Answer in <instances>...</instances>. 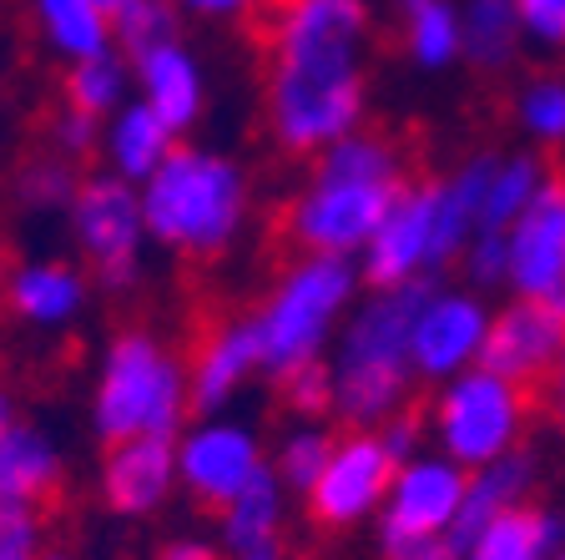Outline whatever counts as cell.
Returning <instances> with one entry per match:
<instances>
[{"mask_svg":"<svg viewBox=\"0 0 565 560\" xmlns=\"http://www.w3.org/2000/svg\"><path fill=\"white\" fill-rule=\"evenodd\" d=\"M263 131L313 162L369 117V0H278L263 15Z\"/></svg>","mask_w":565,"mask_h":560,"instance_id":"6da1fadb","label":"cell"},{"mask_svg":"<svg viewBox=\"0 0 565 560\" xmlns=\"http://www.w3.org/2000/svg\"><path fill=\"white\" fill-rule=\"evenodd\" d=\"M409 182V152L394 131L353 127L313 157L298 192L282 202L278 237L294 253L359 257Z\"/></svg>","mask_w":565,"mask_h":560,"instance_id":"7a4b0ae2","label":"cell"},{"mask_svg":"<svg viewBox=\"0 0 565 560\" xmlns=\"http://www.w3.org/2000/svg\"><path fill=\"white\" fill-rule=\"evenodd\" d=\"M141 187V218L152 247L177 263H217L237 247L253 218V177L237 157L198 141H177Z\"/></svg>","mask_w":565,"mask_h":560,"instance_id":"3957f363","label":"cell"},{"mask_svg":"<svg viewBox=\"0 0 565 560\" xmlns=\"http://www.w3.org/2000/svg\"><path fill=\"white\" fill-rule=\"evenodd\" d=\"M429 288H435V278L369 288L349 308L339 339L329 349L333 420L343 430H379L388 414L414 404V384L419 379H414V363H409V334Z\"/></svg>","mask_w":565,"mask_h":560,"instance_id":"277c9868","label":"cell"},{"mask_svg":"<svg viewBox=\"0 0 565 560\" xmlns=\"http://www.w3.org/2000/svg\"><path fill=\"white\" fill-rule=\"evenodd\" d=\"M359 288H364L359 257H333V253L288 257L263 288V298L253 304V314H247V324L258 334L263 379L282 384L303 363L329 359L343 318L359 304Z\"/></svg>","mask_w":565,"mask_h":560,"instance_id":"5b68a950","label":"cell"},{"mask_svg":"<svg viewBox=\"0 0 565 560\" xmlns=\"http://www.w3.org/2000/svg\"><path fill=\"white\" fill-rule=\"evenodd\" d=\"M192 420L188 353L152 328H117L96 359L92 430L102 444L162 434L177 440Z\"/></svg>","mask_w":565,"mask_h":560,"instance_id":"8992f818","label":"cell"},{"mask_svg":"<svg viewBox=\"0 0 565 560\" xmlns=\"http://www.w3.org/2000/svg\"><path fill=\"white\" fill-rule=\"evenodd\" d=\"M535 404H541L535 389L475 363V369H459L455 379L435 384L424 414H429V440L439 444V455L459 459L465 469H480L520 450Z\"/></svg>","mask_w":565,"mask_h":560,"instance_id":"52a82bcc","label":"cell"},{"mask_svg":"<svg viewBox=\"0 0 565 560\" xmlns=\"http://www.w3.org/2000/svg\"><path fill=\"white\" fill-rule=\"evenodd\" d=\"M71 243L82 247V268L92 273L96 288L131 293L147 273L152 233L141 218V187L117 177L111 167H96L82 177L76 198L66 208Z\"/></svg>","mask_w":565,"mask_h":560,"instance_id":"ba28073f","label":"cell"},{"mask_svg":"<svg viewBox=\"0 0 565 560\" xmlns=\"http://www.w3.org/2000/svg\"><path fill=\"white\" fill-rule=\"evenodd\" d=\"M263 469H268L263 434L233 414H192L177 434V485L207 510H223Z\"/></svg>","mask_w":565,"mask_h":560,"instance_id":"9c48e42d","label":"cell"},{"mask_svg":"<svg viewBox=\"0 0 565 560\" xmlns=\"http://www.w3.org/2000/svg\"><path fill=\"white\" fill-rule=\"evenodd\" d=\"M399 459L388 455V444L379 430H343L333 444L323 475L313 479V490L303 495L308 526L313 530H353L359 520L384 510L388 485H394Z\"/></svg>","mask_w":565,"mask_h":560,"instance_id":"30bf717a","label":"cell"},{"mask_svg":"<svg viewBox=\"0 0 565 560\" xmlns=\"http://www.w3.org/2000/svg\"><path fill=\"white\" fill-rule=\"evenodd\" d=\"M561 353H565V288L555 298H525V293H515L505 308L490 314L480 363L541 394V384L551 379Z\"/></svg>","mask_w":565,"mask_h":560,"instance_id":"8fae6325","label":"cell"},{"mask_svg":"<svg viewBox=\"0 0 565 560\" xmlns=\"http://www.w3.org/2000/svg\"><path fill=\"white\" fill-rule=\"evenodd\" d=\"M435 202L439 177L409 182L374 228V237L359 253V273L369 288H394V283L435 278Z\"/></svg>","mask_w":565,"mask_h":560,"instance_id":"7c38bea8","label":"cell"},{"mask_svg":"<svg viewBox=\"0 0 565 560\" xmlns=\"http://www.w3.org/2000/svg\"><path fill=\"white\" fill-rule=\"evenodd\" d=\"M490 308L465 288H429L409 334V363L419 384H445L459 369H475L484 349Z\"/></svg>","mask_w":565,"mask_h":560,"instance_id":"4fadbf2b","label":"cell"},{"mask_svg":"<svg viewBox=\"0 0 565 560\" xmlns=\"http://www.w3.org/2000/svg\"><path fill=\"white\" fill-rule=\"evenodd\" d=\"M510 273L505 283L525 298H555L565 288V172L551 167L535 198L505 228Z\"/></svg>","mask_w":565,"mask_h":560,"instance_id":"5bb4252c","label":"cell"},{"mask_svg":"<svg viewBox=\"0 0 565 560\" xmlns=\"http://www.w3.org/2000/svg\"><path fill=\"white\" fill-rule=\"evenodd\" d=\"M465 485H470V469L449 455L404 459L379 510V536H449L465 505Z\"/></svg>","mask_w":565,"mask_h":560,"instance_id":"9a60e30c","label":"cell"},{"mask_svg":"<svg viewBox=\"0 0 565 560\" xmlns=\"http://www.w3.org/2000/svg\"><path fill=\"white\" fill-rule=\"evenodd\" d=\"M177 485V440L162 434H141V440L102 444V465H96V495L121 520H147L172 500Z\"/></svg>","mask_w":565,"mask_h":560,"instance_id":"2e32d148","label":"cell"},{"mask_svg":"<svg viewBox=\"0 0 565 560\" xmlns=\"http://www.w3.org/2000/svg\"><path fill=\"white\" fill-rule=\"evenodd\" d=\"M92 273L66 257H21L0 273V304L31 334H66L92 304Z\"/></svg>","mask_w":565,"mask_h":560,"instance_id":"e0dca14e","label":"cell"},{"mask_svg":"<svg viewBox=\"0 0 565 560\" xmlns=\"http://www.w3.org/2000/svg\"><path fill=\"white\" fill-rule=\"evenodd\" d=\"M131 86L177 137H188L207 112V71L182 35L162 41V46L131 51Z\"/></svg>","mask_w":565,"mask_h":560,"instance_id":"ac0fdd59","label":"cell"},{"mask_svg":"<svg viewBox=\"0 0 565 560\" xmlns=\"http://www.w3.org/2000/svg\"><path fill=\"white\" fill-rule=\"evenodd\" d=\"M263 373L258 359V334L247 324V314L212 324L188 353V379H192V414H223L237 394Z\"/></svg>","mask_w":565,"mask_h":560,"instance_id":"d6986e66","label":"cell"},{"mask_svg":"<svg viewBox=\"0 0 565 560\" xmlns=\"http://www.w3.org/2000/svg\"><path fill=\"white\" fill-rule=\"evenodd\" d=\"M278 469H263L233 495V500L217 510V526H223V550L227 560H282V520H288V500H282Z\"/></svg>","mask_w":565,"mask_h":560,"instance_id":"ffe728a7","label":"cell"},{"mask_svg":"<svg viewBox=\"0 0 565 560\" xmlns=\"http://www.w3.org/2000/svg\"><path fill=\"white\" fill-rule=\"evenodd\" d=\"M66 485V450L51 430L31 420H15L0 434V495L46 510Z\"/></svg>","mask_w":565,"mask_h":560,"instance_id":"44dd1931","label":"cell"},{"mask_svg":"<svg viewBox=\"0 0 565 560\" xmlns=\"http://www.w3.org/2000/svg\"><path fill=\"white\" fill-rule=\"evenodd\" d=\"M535 475H541V465H535V455H530V450H510V455H500V459H490V465L470 469L465 505H459L455 530H449V540L459 546V556L470 550V540L480 536V530L490 526L500 510L530 500V490H535Z\"/></svg>","mask_w":565,"mask_h":560,"instance_id":"7402d4cb","label":"cell"},{"mask_svg":"<svg viewBox=\"0 0 565 560\" xmlns=\"http://www.w3.org/2000/svg\"><path fill=\"white\" fill-rule=\"evenodd\" d=\"M177 141L182 137L157 117L152 106L141 102V96H131L121 112H111L102 121V167H111L127 182H147L167 162V152H172Z\"/></svg>","mask_w":565,"mask_h":560,"instance_id":"603a6c76","label":"cell"},{"mask_svg":"<svg viewBox=\"0 0 565 560\" xmlns=\"http://www.w3.org/2000/svg\"><path fill=\"white\" fill-rule=\"evenodd\" d=\"M25 11H31L35 35L46 41V51L61 66L117 46V11H111V0H25Z\"/></svg>","mask_w":565,"mask_h":560,"instance_id":"cb8c5ba5","label":"cell"},{"mask_svg":"<svg viewBox=\"0 0 565 560\" xmlns=\"http://www.w3.org/2000/svg\"><path fill=\"white\" fill-rule=\"evenodd\" d=\"M561 515L541 510V505H510L470 540V550L459 560H551L561 550Z\"/></svg>","mask_w":565,"mask_h":560,"instance_id":"d4e9b609","label":"cell"},{"mask_svg":"<svg viewBox=\"0 0 565 560\" xmlns=\"http://www.w3.org/2000/svg\"><path fill=\"white\" fill-rule=\"evenodd\" d=\"M459 35H465V61L484 76H500L515 66L525 25L515 0H459Z\"/></svg>","mask_w":565,"mask_h":560,"instance_id":"484cf974","label":"cell"},{"mask_svg":"<svg viewBox=\"0 0 565 560\" xmlns=\"http://www.w3.org/2000/svg\"><path fill=\"white\" fill-rule=\"evenodd\" d=\"M131 96H137V86H131V56L121 46L96 51V56H82V61H66V71H61V102L96 121L121 112Z\"/></svg>","mask_w":565,"mask_h":560,"instance_id":"4316f807","label":"cell"},{"mask_svg":"<svg viewBox=\"0 0 565 560\" xmlns=\"http://www.w3.org/2000/svg\"><path fill=\"white\" fill-rule=\"evenodd\" d=\"M82 162H71V157L51 152H25L11 172V198L21 212H35V218H66L71 198H76V187H82Z\"/></svg>","mask_w":565,"mask_h":560,"instance_id":"83f0119b","label":"cell"},{"mask_svg":"<svg viewBox=\"0 0 565 560\" xmlns=\"http://www.w3.org/2000/svg\"><path fill=\"white\" fill-rule=\"evenodd\" d=\"M404 11V56L419 71H445L465 61V35H459L455 0H414Z\"/></svg>","mask_w":565,"mask_h":560,"instance_id":"f1b7e54d","label":"cell"},{"mask_svg":"<svg viewBox=\"0 0 565 560\" xmlns=\"http://www.w3.org/2000/svg\"><path fill=\"white\" fill-rule=\"evenodd\" d=\"M333 444H339V434H333L323 420H298L294 430L278 440V450L268 455V465L278 469V479L294 495H308L313 490V479L323 475V465H329Z\"/></svg>","mask_w":565,"mask_h":560,"instance_id":"f546056e","label":"cell"},{"mask_svg":"<svg viewBox=\"0 0 565 560\" xmlns=\"http://www.w3.org/2000/svg\"><path fill=\"white\" fill-rule=\"evenodd\" d=\"M515 121L530 141L565 147V71H535L515 92Z\"/></svg>","mask_w":565,"mask_h":560,"instance_id":"4dcf8cb0","label":"cell"},{"mask_svg":"<svg viewBox=\"0 0 565 560\" xmlns=\"http://www.w3.org/2000/svg\"><path fill=\"white\" fill-rule=\"evenodd\" d=\"M551 167L541 162L535 152H515V157H500L490 177V192H484V218L480 228H510V222L525 212V202L535 198V187L545 182Z\"/></svg>","mask_w":565,"mask_h":560,"instance_id":"1f68e13d","label":"cell"},{"mask_svg":"<svg viewBox=\"0 0 565 560\" xmlns=\"http://www.w3.org/2000/svg\"><path fill=\"white\" fill-rule=\"evenodd\" d=\"M182 21H188V15L177 11V0H131L127 11L117 15V46L131 56V51L177 41V35H182Z\"/></svg>","mask_w":565,"mask_h":560,"instance_id":"d6a6232c","label":"cell"},{"mask_svg":"<svg viewBox=\"0 0 565 560\" xmlns=\"http://www.w3.org/2000/svg\"><path fill=\"white\" fill-rule=\"evenodd\" d=\"M46 556V510L0 495V560H41Z\"/></svg>","mask_w":565,"mask_h":560,"instance_id":"836d02e7","label":"cell"},{"mask_svg":"<svg viewBox=\"0 0 565 560\" xmlns=\"http://www.w3.org/2000/svg\"><path fill=\"white\" fill-rule=\"evenodd\" d=\"M278 389H282V404L294 409L298 420H333V373H329V359L294 369Z\"/></svg>","mask_w":565,"mask_h":560,"instance_id":"e575fe53","label":"cell"},{"mask_svg":"<svg viewBox=\"0 0 565 560\" xmlns=\"http://www.w3.org/2000/svg\"><path fill=\"white\" fill-rule=\"evenodd\" d=\"M46 147L61 157H71V162H92V157H102V121L86 117V112H76V106L61 102L56 117L46 121Z\"/></svg>","mask_w":565,"mask_h":560,"instance_id":"d590c367","label":"cell"},{"mask_svg":"<svg viewBox=\"0 0 565 560\" xmlns=\"http://www.w3.org/2000/svg\"><path fill=\"white\" fill-rule=\"evenodd\" d=\"M465 278L475 283V288H494V283H505L510 273V243H505V228H480V233L470 237V247H465Z\"/></svg>","mask_w":565,"mask_h":560,"instance_id":"8d00e7d4","label":"cell"},{"mask_svg":"<svg viewBox=\"0 0 565 560\" xmlns=\"http://www.w3.org/2000/svg\"><path fill=\"white\" fill-rule=\"evenodd\" d=\"M278 0H177V11L202 25H263Z\"/></svg>","mask_w":565,"mask_h":560,"instance_id":"74e56055","label":"cell"},{"mask_svg":"<svg viewBox=\"0 0 565 560\" xmlns=\"http://www.w3.org/2000/svg\"><path fill=\"white\" fill-rule=\"evenodd\" d=\"M379 434H384L388 455L399 459H414L424 450V440H429V414H424V404H404L399 414H388L384 424H379Z\"/></svg>","mask_w":565,"mask_h":560,"instance_id":"f35d334b","label":"cell"},{"mask_svg":"<svg viewBox=\"0 0 565 560\" xmlns=\"http://www.w3.org/2000/svg\"><path fill=\"white\" fill-rule=\"evenodd\" d=\"M515 11L535 46L565 51V0H515Z\"/></svg>","mask_w":565,"mask_h":560,"instance_id":"ab89813d","label":"cell"},{"mask_svg":"<svg viewBox=\"0 0 565 560\" xmlns=\"http://www.w3.org/2000/svg\"><path fill=\"white\" fill-rule=\"evenodd\" d=\"M384 560H459V546L449 536H379Z\"/></svg>","mask_w":565,"mask_h":560,"instance_id":"60d3db41","label":"cell"},{"mask_svg":"<svg viewBox=\"0 0 565 560\" xmlns=\"http://www.w3.org/2000/svg\"><path fill=\"white\" fill-rule=\"evenodd\" d=\"M157 560H223V550L212 540H198V536H177L157 550Z\"/></svg>","mask_w":565,"mask_h":560,"instance_id":"b9f144b4","label":"cell"},{"mask_svg":"<svg viewBox=\"0 0 565 560\" xmlns=\"http://www.w3.org/2000/svg\"><path fill=\"white\" fill-rule=\"evenodd\" d=\"M535 399H541V409H551V420L565 430V353H561V363L551 369V379L541 384V394Z\"/></svg>","mask_w":565,"mask_h":560,"instance_id":"7bdbcfd3","label":"cell"},{"mask_svg":"<svg viewBox=\"0 0 565 560\" xmlns=\"http://www.w3.org/2000/svg\"><path fill=\"white\" fill-rule=\"evenodd\" d=\"M15 424V394H11V379L0 373V434Z\"/></svg>","mask_w":565,"mask_h":560,"instance_id":"ee69618b","label":"cell"},{"mask_svg":"<svg viewBox=\"0 0 565 560\" xmlns=\"http://www.w3.org/2000/svg\"><path fill=\"white\" fill-rule=\"evenodd\" d=\"M41 560H66V556H61V550H46V556H41Z\"/></svg>","mask_w":565,"mask_h":560,"instance_id":"f6af8a7d","label":"cell"},{"mask_svg":"<svg viewBox=\"0 0 565 560\" xmlns=\"http://www.w3.org/2000/svg\"><path fill=\"white\" fill-rule=\"evenodd\" d=\"M399 6H414V0H399Z\"/></svg>","mask_w":565,"mask_h":560,"instance_id":"bcb514c9","label":"cell"},{"mask_svg":"<svg viewBox=\"0 0 565 560\" xmlns=\"http://www.w3.org/2000/svg\"><path fill=\"white\" fill-rule=\"evenodd\" d=\"M551 560H565V556H551Z\"/></svg>","mask_w":565,"mask_h":560,"instance_id":"7dc6e473","label":"cell"},{"mask_svg":"<svg viewBox=\"0 0 565 560\" xmlns=\"http://www.w3.org/2000/svg\"><path fill=\"white\" fill-rule=\"evenodd\" d=\"M0 6H6V0H0Z\"/></svg>","mask_w":565,"mask_h":560,"instance_id":"c3c4849f","label":"cell"}]
</instances>
